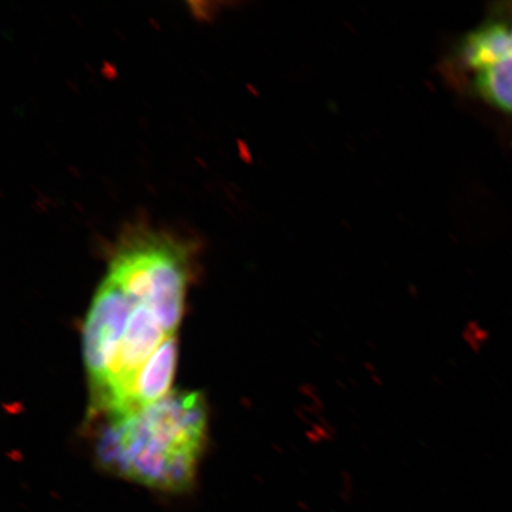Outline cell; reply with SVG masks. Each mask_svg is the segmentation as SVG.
<instances>
[{
    "label": "cell",
    "mask_w": 512,
    "mask_h": 512,
    "mask_svg": "<svg viewBox=\"0 0 512 512\" xmlns=\"http://www.w3.org/2000/svg\"><path fill=\"white\" fill-rule=\"evenodd\" d=\"M178 357V338L171 337L160 348L140 374L128 399L123 414L139 411L163 399L170 393ZM119 414V415H123Z\"/></svg>",
    "instance_id": "7a4b0ae2"
},
{
    "label": "cell",
    "mask_w": 512,
    "mask_h": 512,
    "mask_svg": "<svg viewBox=\"0 0 512 512\" xmlns=\"http://www.w3.org/2000/svg\"><path fill=\"white\" fill-rule=\"evenodd\" d=\"M198 392L172 390L139 411L88 418L96 462L113 475L172 494L189 491L208 439Z\"/></svg>",
    "instance_id": "6da1fadb"
},
{
    "label": "cell",
    "mask_w": 512,
    "mask_h": 512,
    "mask_svg": "<svg viewBox=\"0 0 512 512\" xmlns=\"http://www.w3.org/2000/svg\"><path fill=\"white\" fill-rule=\"evenodd\" d=\"M475 88L490 105L512 114V55L479 70L475 76Z\"/></svg>",
    "instance_id": "277c9868"
},
{
    "label": "cell",
    "mask_w": 512,
    "mask_h": 512,
    "mask_svg": "<svg viewBox=\"0 0 512 512\" xmlns=\"http://www.w3.org/2000/svg\"><path fill=\"white\" fill-rule=\"evenodd\" d=\"M511 31H512V28H511Z\"/></svg>",
    "instance_id": "5b68a950"
},
{
    "label": "cell",
    "mask_w": 512,
    "mask_h": 512,
    "mask_svg": "<svg viewBox=\"0 0 512 512\" xmlns=\"http://www.w3.org/2000/svg\"><path fill=\"white\" fill-rule=\"evenodd\" d=\"M460 55L466 67L479 72L512 55V31L501 23H490L467 35Z\"/></svg>",
    "instance_id": "3957f363"
}]
</instances>
